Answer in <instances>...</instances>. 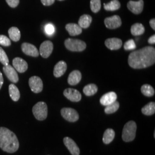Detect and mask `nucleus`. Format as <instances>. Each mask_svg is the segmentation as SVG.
Segmentation results:
<instances>
[{"instance_id":"nucleus-25","label":"nucleus","mask_w":155,"mask_h":155,"mask_svg":"<svg viewBox=\"0 0 155 155\" xmlns=\"http://www.w3.org/2000/svg\"><path fill=\"white\" fill-rule=\"evenodd\" d=\"M130 32L133 36L141 35L145 32V28L142 24L136 23L132 26Z\"/></svg>"},{"instance_id":"nucleus-14","label":"nucleus","mask_w":155,"mask_h":155,"mask_svg":"<svg viewBox=\"0 0 155 155\" xmlns=\"http://www.w3.org/2000/svg\"><path fill=\"white\" fill-rule=\"evenodd\" d=\"M13 66L15 69L20 73L25 72L28 69L27 62L21 58H15L13 60Z\"/></svg>"},{"instance_id":"nucleus-35","label":"nucleus","mask_w":155,"mask_h":155,"mask_svg":"<svg viewBox=\"0 0 155 155\" xmlns=\"http://www.w3.org/2000/svg\"><path fill=\"white\" fill-rule=\"evenodd\" d=\"M45 32L48 35H52L55 32V27L51 24H48L45 28Z\"/></svg>"},{"instance_id":"nucleus-16","label":"nucleus","mask_w":155,"mask_h":155,"mask_svg":"<svg viewBox=\"0 0 155 155\" xmlns=\"http://www.w3.org/2000/svg\"><path fill=\"white\" fill-rule=\"evenodd\" d=\"M117 95L115 92L110 91L106 93L100 99V103L103 106L109 105L116 101Z\"/></svg>"},{"instance_id":"nucleus-22","label":"nucleus","mask_w":155,"mask_h":155,"mask_svg":"<svg viewBox=\"0 0 155 155\" xmlns=\"http://www.w3.org/2000/svg\"><path fill=\"white\" fill-rule=\"evenodd\" d=\"M115 137V132L113 129L109 128L105 131L103 136V142L105 144H110Z\"/></svg>"},{"instance_id":"nucleus-2","label":"nucleus","mask_w":155,"mask_h":155,"mask_svg":"<svg viewBox=\"0 0 155 155\" xmlns=\"http://www.w3.org/2000/svg\"><path fill=\"white\" fill-rule=\"evenodd\" d=\"M0 148L10 153L16 152L19 148L16 135L6 127H0Z\"/></svg>"},{"instance_id":"nucleus-6","label":"nucleus","mask_w":155,"mask_h":155,"mask_svg":"<svg viewBox=\"0 0 155 155\" xmlns=\"http://www.w3.org/2000/svg\"><path fill=\"white\" fill-rule=\"evenodd\" d=\"M61 116L69 122L77 121L79 119V114L75 109L70 107H64L61 110Z\"/></svg>"},{"instance_id":"nucleus-12","label":"nucleus","mask_w":155,"mask_h":155,"mask_svg":"<svg viewBox=\"0 0 155 155\" xmlns=\"http://www.w3.org/2000/svg\"><path fill=\"white\" fill-rule=\"evenodd\" d=\"M63 94L66 98L72 102H77L80 101L82 98L81 94L76 89L71 88L66 89L63 92Z\"/></svg>"},{"instance_id":"nucleus-18","label":"nucleus","mask_w":155,"mask_h":155,"mask_svg":"<svg viewBox=\"0 0 155 155\" xmlns=\"http://www.w3.org/2000/svg\"><path fill=\"white\" fill-rule=\"evenodd\" d=\"M67 70V64L65 61H59L54 67V75L56 78H59L64 74Z\"/></svg>"},{"instance_id":"nucleus-38","label":"nucleus","mask_w":155,"mask_h":155,"mask_svg":"<svg viewBox=\"0 0 155 155\" xmlns=\"http://www.w3.org/2000/svg\"><path fill=\"white\" fill-rule=\"evenodd\" d=\"M148 43L150 45H154L155 43V35H153L152 36H150L148 40Z\"/></svg>"},{"instance_id":"nucleus-33","label":"nucleus","mask_w":155,"mask_h":155,"mask_svg":"<svg viewBox=\"0 0 155 155\" xmlns=\"http://www.w3.org/2000/svg\"><path fill=\"white\" fill-rule=\"evenodd\" d=\"M124 47L125 50L129 51V50H133L135 49L136 46L134 43V41L132 39H130L127 40V42H125Z\"/></svg>"},{"instance_id":"nucleus-1","label":"nucleus","mask_w":155,"mask_h":155,"mask_svg":"<svg viewBox=\"0 0 155 155\" xmlns=\"http://www.w3.org/2000/svg\"><path fill=\"white\" fill-rule=\"evenodd\" d=\"M155 62V48L150 46L133 51L128 58L129 65L134 69L147 68L154 64Z\"/></svg>"},{"instance_id":"nucleus-37","label":"nucleus","mask_w":155,"mask_h":155,"mask_svg":"<svg viewBox=\"0 0 155 155\" xmlns=\"http://www.w3.org/2000/svg\"><path fill=\"white\" fill-rule=\"evenodd\" d=\"M41 2L44 5L50 6L54 3L55 0H41Z\"/></svg>"},{"instance_id":"nucleus-10","label":"nucleus","mask_w":155,"mask_h":155,"mask_svg":"<svg viewBox=\"0 0 155 155\" xmlns=\"http://www.w3.org/2000/svg\"><path fill=\"white\" fill-rule=\"evenodd\" d=\"M128 9L135 15L140 14L144 8L143 0H139L138 1H129L127 4Z\"/></svg>"},{"instance_id":"nucleus-9","label":"nucleus","mask_w":155,"mask_h":155,"mask_svg":"<svg viewBox=\"0 0 155 155\" xmlns=\"http://www.w3.org/2000/svg\"><path fill=\"white\" fill-rule=\"evenodd\" d=\"M54 48L53 43L50 41L47 40L41 43L39 49V54L44 58H48L52 52Z\"/></svg>"},{"instance_id":"nucleus-17","label":"nucleus","mask_w":155,"mask_h":155,"mask_svg":"<svg viewBox=\"0 0 155 155\" xmlns=\"http://www.w3.org/2000/svg\"><path fill=\"white\" fill-rule=\"evenodd\" d=\"M106 47L110 50H119L122 45V40L118 38L106 39L105 42Z\"/></svg>"},{"instance_id":"nucleus-32","label":"nucleus","mask_w":155,"mask_h":155,"mask_svg":"<svg viewBox=\"0 0 155 155\" xmlns=\"http://www.w3.org/2000/svg\"><path fill=\"white\" fill-rule=\"evenodd\" d=\"M0 62L4 66L9 64V59L5 52L0 47Z\"/></svg>"},{"instance_id":"nucleus-3","label":"nucleus","mask_w":155,"mask_h":155,"mask_svg":"<svg viewBox=\"0 0 155 155\" xmlns=\"http://www.w3.org/2000/svg\"><path fill=\"white\" fill-rule=\"evenodd\" d=\"M137 125L133 121L127 122L124 127L122 130V140L125 142L132 141L136 137Z\"/></svg>"},{"instance_id":"nucleus-20","label":"nucleus","mask_w":155,"mask_h":155,"mask_svg":"<svg viewBox=\"0 0 155 155\" xmlns=\"http://www.w3.org/2000/svg\"><path fill=\"white\" fill-rule=\"evenodd\" d=\"M66 29L70 35L77 36L82 32V28L78 24L74 23H69L66 25Z\"/></svg>"},{"instance_id":"nucleus-13","label":"nucleus","mask_w":155,"mask_h":155,"mask_svg":"<svg viewBox=\"0 0 155 155\" xmlns=\"http://www.w3.org/2000/svg\"><path fill=\"white\" fill-rule=\"evenodd\" d=\"M63 143L71 155H79L80 150L77 144L72 139L68 137H66L63 139Z\"/></svg>"},{"instance_id":"nucleus-36","label":"nucleus","mask_w":155,"mask_h":155,"mask_svg":"<svg viewBox=\"0 0 155 155\" xmlns=\"http://www.w3.org/2000/svg\"><path fill=\"white\" fill-rule=\"evenodd\" d=\"M6 1L11 8H16L18 5L20 0H6Z\"/></svg>"},{"instance_id":"nucleus-24","label":"nucleus","mask_w":155,"mask_h":155,"mask_svg":"<svg viewBox=\"0 0 155 155\" xmlns=\"http://www.w3.org/2000/svg\"><path fill=\"white\" fill-rule=\"evenodd\" d=\"M104 9L107 11H115L119 9L121 4L118 0H112L107 4H104Z\"/></svg>"},{"instance_id":"nucleus-23","label":"nucleus","mask_w":155,"mask_h":155,"mask_svg":"<svg viewBox=\"0 0 155 155\" xmlns=\"http://www.w3.org/2000/svg\"><path fill=\"white\" fill-rule=\"evenodd\" d=\"M9 93L12 100L13 101H18L20 98V93L18 89L14 84H11L9 86Z\"/></svg>"},{"instance_id":"nucleus-39","label":"nucleus","mask_w":155,"mask_h":155,"mask_svg":"<svg viewBox=\"0 0 155 155\" xmlns=\"http://www.w3.org/2000/svg\"><path fill=\"white\" fill-rule=\"evenodd\" d=\"M150 25L151 27V28H152L153 30H155V18H152L150 20Z\"/></svg>"},{"instance_id":"nucleus-26","label":"nucleus","mask_w":155,"mask_h":155,"mask_svg":"<svg viewBox=\"0 0 155 155\" xmlns=\"http://www.w3.org/2000/svg\"><path fill=\"white\" fill-rule=\"evenodd\" d=\"M141 111L143 114L146 116H152L155 114V103L154 102H150L144 106L142 108Z\"/></svg>"},{"instance_id":"nucleus-29","label":"nucleus","mask_w":155,"mask_h":155,"mask_svg":"<svg viewBox=\"0 0 155 155\" xmlns=\"http://www.w3.org/2000/svg\"><path fill=\"white\" fill-rule=\"evenodd\" d=\"M141 91L144 95L148 97H152L155 94V90L153 87L148 84L143 85L141 88Z\"/></svg>"},{"instance_id":"nucleus-21","label":"nucleus","mask_w":155,"mask_h":155,"mask_svg":"<svg viewBox=\"0 0 155 155\" xmlns=\"http://www.w3.org/2000/svg\"><path fill=\"white\" fill-rule=\"evenodd\" d=\"M92 22V17L89 15H83L79 18L78 25L82 28H89Z\"/></svg>"},{"instance_id":"nucleus-19","label":"nucleus","mask_w":155,"mask_h":155,"mask_svg":"<svg viewBox=\"0 0 155 155\" xmlns=\"http://www.w3.org/2000/svg\"><path fill=\"white\" fill-rule=\"evenodd\" d=\"M82 79V74L78 70H74L71 72L68 78V83L71 86L77 85Z\"/></svg>"},{"instance_id":"nucleus-34","label":"nucleus","mask_w":155,"mask_h":155,"mask_svg":"<svg viewBox=\"0 0 155 155\" xmlns=\"http://www.w3.org/2000/svg\"><path fill=\"white\" fill-rule=\"evenodd\" d=\"M0 45L8 47L11 45V41L10 39L5 35H0Z\"/></svg>"},{"instance_id":"nucleus-7","label":"nucleus","mask_w":155,"mask_h":155,"mask_svg":"<svg viewBox=\"0 0 155 155\" xmlns=\"http://www.w3.org/2000/svg\"><path fill=\"white\" fill-rule=\"evenodd\" d=\"M29 85L32 91L35 93H40L43 89V83L40 78L33 76L29 79Z\"/></svg>"},{"instance_id":"nucleus-28","label":"nucleus","mask_w":155,"mask_h":155,"mask_svg":"<svg viewBox=\"0 0 155 155\" xmlns=\"http://www.w3.org/2000/svg\"><path fill=\"white\" fill-rule=\"evenodd\" d=\"M10 39L14 41H18L21 38L20 30L17 27H11L8 31Z\"/></svg>"},{"instance_id":"nucleus-15","label":"nucleus","mask_w":155,"mask_h":155,"mask_svg":"<svg viewBox=\"0 0 155 155\" xmlns=\"http://www.w3.org/2000/svg\"><path fill=\"white\" fill-rule=\"evenodd\" d=\"M22 52L27 55L31 56L33 57H38L39 55V52L37 48L34 45L24 43L21 45Z\"/></svg>"},{"instance_id":"nucleus-11","label":"nucleus","mask_w":155,"mask_h":155,"mask_svg":"<svg viewBox=\"0 0 155 155\" xmlns=\"http://www.w3.org/2000/svg\"><path fill=\"white\" fill-rule=\"evenodd\" d=\"M3 71L8 79L13 83H16L18 81V76L16 70L13 67L9 64L4 66L3 67Z\"/></svg>"},{"instance_id":"nucleus-41","label":"nucleus","mask_w":155,"mask_h":155,"mask_svg":"<svg viewBox=\"0 0 155 155\" xmlns=\"http://www.w3.org/2000/svg\"><path fill=\"white\" fill-rule=\"evenodd\" d=\"M58 1H64V0H58Z\"/></svg>"},{"instance_id":"nucleus-31","label":"nucleus","mask_w":155,"mask_h":155,"mask_svg":"<svg viewBox=\"0 0 155 155\" xmlns=\"http://www.w3.org/2000/svg\"><path fill=\"white\" fill-rule=\"evenodd\" d=\"M101 8V0H90V8L94 13L100 11Z\"/></svg>"},{"instance_id":"nucleus-40","label":"nucleus","mask_w":155,"mask_h":155,"mask_svg":"<svg viewBox=\"0 0 155 155\" xmlns=\"http://www.w3.org/2000/svg\"><path fill=\"white\" fill-rule=\"evenodd\" d=\"M3 83H4V78H3L2 73L0 72V89H1L3 85Z\"/></svg>"},{"instance_id":"nucleus-8","label":"nucleus","mask_w":155,"mask_h":155,"mask_svg":"<svg viewBox=\"0 0 155 155\" xmlns=\"http://www.w3.org/2000/svg\"><path fill=\"white\" fill-rule=\"evenodd\" d=\"M106 27L110 29H114L121 27L122 21L120 17L118 15H114L110 17H107L105 19Z\"/></svg>"},{"instance_id":"nucleus-4","label":"nucleus","mask_w":155,"mask_h":155,"mask_svg":"<svg viewBox=\"0 0 155 155\" xmlns=\"http://www.w3.org/2000/svg\"><path fill=\"white\" fill-rule=\"evenodd\" d=\"M32 112L35 117L39 121H43L48 115V107L44 102H39L33 106Z\"/></svg>"},{"instance_id":"nucleus-5","label":"nucleus","mask_w":155,"mask_h":155,"mask_svg":"<svg viewBox=\"0 0 155 155\" xmlns=\"http://www.w3.org/2000/svg\"><path fill=\"white\" fill-rule=\"evenodd\" d=\"M64 45L67 50L73 52H81L86 48L85 42L79 39H66L64 41Z\"/></svg>"},{"instance_id":"nucleus-30","label":"nucleus","mask_w":155,"mask_h":155,"mask_svg":"<svg viewBox=\"0 0 155 155\" xmlns=\"http://www.w3.org/2000/svg\"><path fill=\"white\" fill-rule=\"evenodd\" d=\"M120 107V104L118 101H115L114 102L111 104L109 105L106 106L105 109V112L106 114H112L118 110Z\"/></svg>"},{"instance_id":"nucleus-27","label":"nucleus","mask_w":155,"mask_h":155,"mask_svg":"<svg viewBox=\"0 0 155 155\" xmlns=\"http://www.w3.org/2000/svg\"><path fill=\"white\" fill-rule=\"evenodd\" d=\"M83 91L86 96H92L98 91V87L95 84H89L84 87Z\"/></svg>"}]
</instances>
